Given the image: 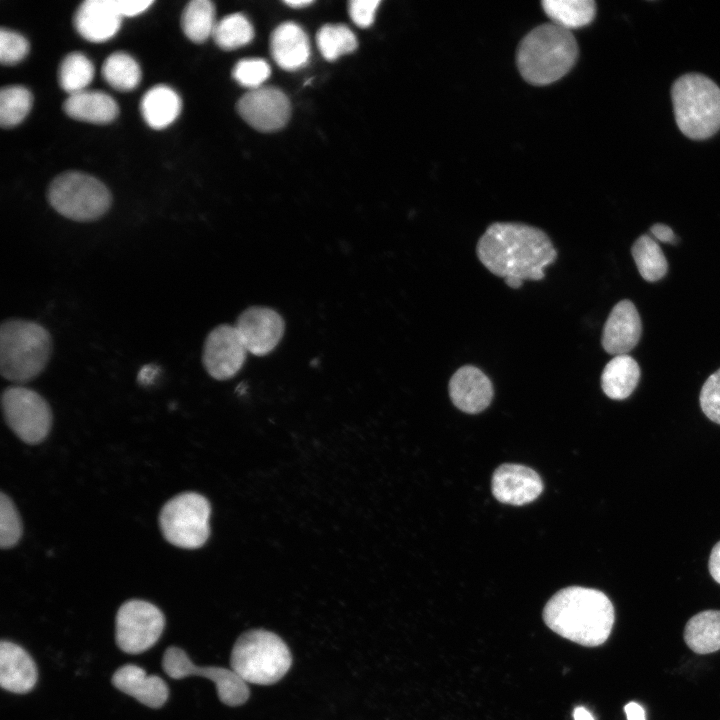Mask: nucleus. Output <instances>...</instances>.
Returning <instances> with one entry per match:
<instances>
[{
  "label": "nucleus",
  "mask_w": 720,
  "mask_h": 720,
  "mask_svg": "<svg viewBox=\"0 0 720 720\" xmlns=\"http://www.w3.org/2000/svg\"><path fill=\"white\" fill-rule=\"evenodd\" d=\"M476 253L492 274L521 281L543 279L544 269L558 255L543 230L517 222L490 224L477 242Z\"/></svg>",
  "instance_id": "f257e3e1"
},
{
  "label": "nucleus",
  "mask_w": 720,
  "mask_h": 720,
  "mask_svg": "<svg viewBox=\"0 0 720 720\" xmlns=\"http://www.w3.org/2000/svg\"><path fill=\"white\" fill-rule=\"evenodd\" d=\"M543 619L563 638L595 647L608 639L615 612L612 602L602 591L571 586L550 598L544 607Z\"/></svg>",
  "instance_id": "f03ea898"
},
{
  "label": "nucleus",
  "mask_w": 720,
  "mask_h": 720,
  "mask_svg": "<svg viewBox=\"0 0 720 720\" xmlns=\"http://www.w3.org/2000/svg\"><path fill=\"white\" fill-rule=\"evenodd\" d=\"M578 54L572 32L549 22L538 25L522 38L516 64L526 82L545 86L565 76L575 65Z\"/></svg>",
  "instance_id": "7ed1b4c3"
},
{
  "label": "nucleus",
  "mask_w": 720,
  "mask_h": 720,
  "mask_svg": "<svg viewBox=\"0 0 720 720\" xmlns=\"http://www.w3.org/2000/svg\"><path fill=\"white\" fill-rule=\"evenodd\" d=\"M53 348L49 331L26 319H7L0 326V373L16 384L34 380L47 367Z\"/></svg>",
  "instance_id": "20e7f679"
},
{
  "label": "nucleus",
  "mask_w": 720,
  "mask_h": 720,
  "mask_svg": "<svg viewBox=\"0 0 720 720\" xmlns=\"http://www.w3.org/2000/svg\"><path fill=\"white\" fill-rule=\"evenodd\" d=\"M292 665V654L284 640L265 629H251L236 640L230 658L231 669L247 684L272 685Z\"/></svg>",
  "instance_id": "39448f33"
},
{
  "label": "nucleus",
  "mask_w": 720,
  "mask_h": 720,
  "mask_svg": "<svg viewBox=\"0 0 720 720\" xmlns=\"http://www.w3.org/2000/svg\"><path fill=\"white\" fill-rule=\"evenodd\" d=\"M676 123L690 139L703 140L720 129V88L710 78L685 74L671 90Z\"/></svg>",
  "instance_id": "423d86ee"
},
{
  "label": "nucleus",
  "mask_w": 720,
  "mask_h": 720,
  "mask_svg": "<svg viewBox=\"0 0 720 720\" xmlns=\"http://www.w3.org/2000/svg\"><path fill=\"white\" fill-rule=\"evenodd\" d=\"M47 197L56 212L77 222L97 220L111 205L110 192L102 182L75 171L58 175L51 182Z\"/></svg>",
  "instance_id": "0eeeda50"
},
{
  "label": "nucleus",
  "mask_w": 720,
  "mask_h": 720,
  "mask_svg": "<svg viewBox=\"0 0 720 720\" xmlns=\"http://www.w3.org/2000/svg\"><path fill=\"white\" fill-rule=\"evenodd\" d=\"M209 501L195 492H185L171 498L162 507L159 524L164 538L184 549H197L209 538Z\"/></svg>",
  "instance_id": "6e6552de"
},
{
  "label": "nucleus",
  "mask_w": 720,
  "mask_h": 720,
  "mask_svg": "<svg viewBox=\"0 0 720 720\" xmlns=\"http://www.w3.org/2000/svg\"><path fill=\"white\" fill-rule=\"evenodd\" d=\"M1 406L8 427L27 444L42 442L52 426V410L46 399L33 389L11 385L4 389Z\"/></svg>",
  "instance_id": "1a4fd4ad"
},
{
  "label": "nucleus",
  "mask_w": 720,
  "mask_h": 720,
  "mask_svg": "<svg viewBox=\"0 0 720 720\" xmlns=\"http://www.w3.org/2000/svg\"><path fill=\"white\" fill-rule=\"evenodd\" d=\"M115 623L117 646L128 654H140L158 641L165 618L152 603L132 599L120 606Z\"/></svg>",
  "instance_id": "9d476101"
},
{
  "label": "nucleus",
  "mask_w": 720,
  "mask_h": 720,
  "mask_svg": "<svg viewBox=\"0 0 720 720\" xmlns=\"http://www.w3.org/2000/svg\"><path fill=\"white\" fill-rule=\"evenodd\" d=\"M162 667L173 679L201 676L211 680L216 686L219 700L227 706H241L250 697L248 684L232 669L218 666L198 667L179 647L170 646L165 650Z\"/></svg>",
  "instance_id": "9b49d317"
},
{
  "label": "nucleus",
  "mask_w": 720,
  "mask_h": 720,
  "mask_svg": "<svg viewBox=\"0 0 720 720\" xmlns=\"http://www.w3.org/2000/svg\"><path fill=\"white\" fill-rule=\"evenodd\" d=\"M247 352L236 327L221 324L204 341L202 363L212 378L227 380L242 368Z\"/></svg>",
  "instance_id": "f8f14e48"
},
{
  "label": "nucleus",
  "mask_w": 720,
  "mask_h": 720,
  "mask_svg": "<svg viewBox=\"0 0 720 720\" xmlns=\"http://www.w3.org/2000/svg\"><path fill=\"white\" fill-rule=\"evenodd\" d=\"M240 116L253 128L274 132L283 128L290 116V102L274 87H259L244 94L237 103Z\"/></svg>",
  "instance_id": "ddd939ff"
},
{
  "label": "nucleus",
  "mask_w": 720,
  "mask_h": 720,
  "mask_svg": "<svg viewBox=\"0 0 720 720\" xmlns=\"http://www.w3.org/2000/svg\"><path fill=\"white\" fill-rule=\"evenodd\" d=\"M235 327L247 351L263 356L270 353L280 342L285 323L275 310L252 306L239 315Z\"/></svg>",
  "instance_id": "4468645a"
},
{
  "label": "nucleus",
  "mask_w": 720,
  "mask_h": 720,
  "mask_svg": "<svg viewBox=\"0 0 720 720\" xmlns=\"http://www.w3.org/2000/svg\"><path fill=\"white\" fill-rule=\"evenodd\" d=\"M448 389L454 406L468 414L485 410L494 395L490 378L473 365L458 368L449 380Z\"/></svg>",
  "instance_id": "2eb2a0df"
},
{
  "label": "nucleus",
  "mask_w": 720,
  "mask_h": 720,
  "mask_svg": "<svg viewBox=\"0 0 720 720\" xmlns=\"http://www.w3.org/2000/svg\"><path fill=\"white\" fill-rule=\"evenodd\" d=\"M540 476L531 468L518 464H503L492 477V493L505 504L524 505L534 501L542 492Z\"/></svg>",
  "instance_id": "dca6fc26"
},
{
  "label": "nucleus",
  "mask_w": 720,
  "mask_h": 720,
  "mask_svg": "<svg viewBox=\"0 0 720 720\" xmlns=\"http://www.w3.org/2000/svg\"><path fill=\"white\" fill-rule=\"evenodd\" d=\"M642 324L635 305L627 299L612 308L603 327L601 344L611 355L626 354L639 342Z\"/></svg>",
  "instance_id": "f3484780"
},
{
  "label": "nucleus",
  "mask_w": 720,
  "mask_h": 720,
  "mask_svg": "<svg viewBox=\"0 0 720 720\" xmlns=\"http://www.w3.org/2000/svg\"><path fill=\"white\" fill-rule=\"evenodd\" d=\"M121 18L112 0H86L77 8L73 21L84 39L104 42L118 32Z\"/></svg>",
  "instance_id": "a211bd4d"
},
{
  "label": "nucleus",
  "mask_w": 720,
  "mask_h": 720,
  "mask_svg": "<svg viewBox=\"0 0 720 720\" xmlns=\"http://www.w3.org/2000/svg\"><path fill=\"white\" fill-rule=\"evenodd\" d=\"M112 684L121 692L151 708L163 706L169 695L163 679L156 675H147L144 669L133 664H126L117 669L112 676Z\"/></svg>",
  "instance_id": "6ab92c4d"
},
{
  "label": "nucleus",
  "mask_w": 720,
  "mask_h": 720,
  "mask_svg": "<svg viewBox=\"0 0 720 720\" xmlns=\"http://www.w3.org/2000/svg\"><path fill=\"white\" fill-rule=\"evenodd\" d=\"M37 677V668L30 655L15 643L1 641V687L12 693H28L35 686Z\"/></svg>",
  "instance_id": "aec40b11"
},
{
  "label": "nucleus",
  "mask_w": 720,
  "mask_h": 720,
  "mask_svg": "<svg viewBox=\"0 0 720 720\" xmlns=\"http://www.w3.org/2000/svg\"><path fill=\"white\" fill-rule=\"evenodd\" d=\"M271 54L284 70L293 71L303 67L310 56L309 39L297 24H280L271 35Z\"/></svg>",
  "instance_id": "412c9836"
},
{
  "label": "nucleus",
  "mask_w": 720,
  "mask_h": 720,
  "mask_svg": "<svg viewBox=\"0 0 720 720\" xmlns=\"http://www.w3.org/2000/svg\"><path fill=\"white\" fill-rule=\"evenodd\" d=\"M63 108L69 117L94 124L110 123L119 113L116 101L101 91L84 90L69 95Z\"/></svg>",
  "instance_id": "4be33fe9"
},
{
  "label": "nucleus",
  "mask_w": 720,
  "mask_h": 720,
  "mask_svg": "<svg viewBox=\"0 0 720 720\" xmlns=\"http://www.w3.org/2000/svg\"><path fill=\"white\" fill-rule=\"evenodd\" d=\"M640 379V367L628 354L616 355L604 367L601 388L613 400L629 397Z\"/></svg>",
  "instance_id": "5701e85b"
},
{
  "label": "nucleus",
  "mask_w": 720,
  "mask_h": 720,
  "mask_svg": "<svg viewBox=\"0 0 720 720\" xmlns=\"http://www.w3.org/2000/svg\"><path fill=\"white\" fill-rule=\"evenodd\" d=\"M141 114L154 129H163L175 121L181 111L179 95L166 85L150 88L142 97Z\"/></svg>",
  "instance_id": "b1692460"
},
{
  "label": "nucleus",
  "mask_w": 720,
  "mask_h": 720,
  "mask_svg": "<svg viewBox=\"0 0 720 720\" xmlns=\"http://www.w3.org/2000/svg\"><path fill=\"white\" fill-rule=\"evenodd\" d=\"M683 637L697 654L720 650V610H705L692 616L685 625Z\"/></svg>",
  "instance_id": "393cba45"
},
{
  "label": "nucleus",
  "mask_w": 720,
  "mask_h": 720,
  "mask_svg": "<svg viewBox=\"0 0 720 720\" xmlns=\"http://www.w3.org/2000/svg\"><path fill=\"white\" fill-rule=\"evenodd\" d=\"M541 4L552 23L567 30L590 24L596 15L593 0H544Z\"/></svg>",
  "instance_id": "a878e982"
},
{
  "label": "nucleus",
  "mask_w": 720,
  "mask_h": 720,
  "mask_svg": "<svg viewBox=\"0 0 720 720\" xmlns=\"http://www.w3.org/2000/svg\"><path fill=\"white\" fill-rule=\"evenodd\" d=\"M640 275L649 282L665 276L668 263L659 244L649 235H641L631 248Z\"/></svg>",
  "instance_id": "bb28decb"
},
{
  "label": "nucleus",
  "mask_w": 720,
  "mask_h": 720,
  "mask_svg": "<svg viewBox=\"0 0 720 720\" xmlns=\"http://www.w3.org/2000/svg\"><path fill=\"white\" fill-rule=\"evenodd\" d=\"M184 34L193 42L202 43L213 34L216 26L215 7L209 0H193L182 13Z\"/></svg>",
  "instance_id": "cd10ccee"
},
{
  "label": "nucleus",
  "mask_w": 720,
  "mask_h": 720,
  "mask_svg": "<svg viewBox=\"0 0 720 720\" xmlns=\"http://www.w3.org/2000/svg\"><path fill=\"white\" fill-rule=\"evenodd\" d=\"M102 75L105 81L119 91H130L141 79V69L136 60L124 52L109 55L103 63Z\"/></svg>",
  "instance_id": "c85d7f7f"
},
{
  "label": "nucleus",
  "mask_w": 720,
  "mask_h": 720,
  "mask_svg": "<svg viewBox=\"0 0 720 720\" xmlns=\"http://www.w3.org/2000/svg\"><path fill=\"white\" fill-rule=\"evenodd\" d=\"M94 76L92 62L80 52H72L64 57L58 70L61 88L69 95L86 90Z\"/></svg>",
  "instance_id": "c756f323"
},
{
  "label": "nucleus",
  "mask_w": 720,
  "mask_h": 720,
  "mask_svg": "<svg viewBox=\"0 0 720 720\" xmlns=\"http://www.w3.org/2000/svg\"><path fill=\"white\" fill-rule=\"evenodd\" d=\"M212 36L221 49L233 50L250 43L254 37V29L244 15L235 13L217 22Z\"/></svg>",
  "instance_id": "7c9ffc66"
},
{
  "label": "nucleus",
  "mask_w": 720,
  "mask_h": 720,
  "mask_svg": "<svg viewBox=\"0 0 720 720\" xmlns=\"http://www.w3.org/2000/svg\"><path fill=\"white\" fill-rule=\"evenodd\" d=\"M316 42L321 54L328 61H334L357 48L356 36L347 26L341 24L322 26L317 32Z\"/></svg>",
  "instance_id": "2f4dec72"
},
{
  "label": "nucleus",
  "mask_w": 720,
  "mask_h": 720,
  "mask_svg": "<svg viewBox=\"0 0 720 720\" xmlns=\"http://www.w3.org/2000/svg\"><path fill=\"white\" fill-rule=\"evenodd\" d=\"M32 105L30 91L19 85L3 87L0 91V124L4 128L19 124Z\"/></svg>",
  "instance_id": "473e14b6"
},
{
  "label": "nucleus",
  "mask_w": 720,
  "mask_h": 720,
  "mask_svg": "<svg viewBox=\"0 0 720 720\" xmlns=\"http://www.w3.org/2000/svg\"><path fill=\"white\" fill-rule=\"evenodd\" d=\"M23 532L21 518L13 501L4 493L0 496V546L9 549L20 540Z\"/></svg>",
  "instance_id": "72a5a7b5"
},
{
  "label": "nucleus",
  "mask_w": 720,
  "mask_h": 720,
  "mask_svg": "<svg viewBox=\"0 0 720 720\" xmlns=\"http://www.w3.org/2000/svg\"><path fill=\"white\" fill-rule=\"evenodd\" d=\"M269 64L259 58L240 60L233 68L234 79L242 86L250 90L261 87L262 83L270 76Z\"/></svg>",
  "instance_id": "f704fd0d"
},
{
  "label": "nucleus",
  "mask_w": 720,
  "mask_h": 720,
  "mask_svg": "<svg viewBox=\"0 0 720 720\" xmlns=\"http://www.w3.org/2000/svg\"><path fill=\"white\" fill-rule=\"evenodd\" d=\"M29 44L21 34L2 28L0 30V61L4 65L20 62L28 53Z\"/></svg>",
  "instance_id": "c9c22d12"
},
{
  "label": "nucleus",
  "mask_w": 720,
  "mask_h": 720,
  "mask_svg": "<svg viewBox=\"0 0 720 720\" xmlns=\"http://www.w3.org/2000/svg\"><path fill=\"white\" fill-rule=\"evenodd\" d=\"M699 401L703 413L711 421L720 424V368L704 382Z\"/></svg>",
  "instance_id": "e433bc0d"
},
{
  "label": "nucleus",
  "mask_w": 720,
  "mask_h": 720,
  "mask_svg": "<svg viewBox=\"0 0 720 720\" xmlns=\"http://www.w3.org/2000/svg\"><path fill=\"white\" fill-rule=\"evenodd\" d=\"M380 4L379 0H353L349 2V14L353 22L360 27L370 26L375 12Z\"/></svg>",
  "instance_id": "4c0bfd02"
},
{
  "label": "nucleus",
  "mask_w": 720,
  "mask_h": 720,
  "mask_svg": "<svg viewBox=\"0 0 720 720\" xmlns=\"http://www.w3.org/2000/svg\"><path fill=\"white\" fill-rule=\"evenodd\" d=\"M113 4L120 14L123 16H136L146 11L153 4L151 0H112Z\"/></svg>",
  "instance_id": "58836bf2"
},
{
  "label": "nucleus",
  "mask_w": 720,
  "mask_h": 720,
  "mask_svg": "<svg viewBox=\"0 0 720 720\" xmlns=\"http://www.w3.org/2000/svg\"><path fill=\"white\" fill-rule=\"evenodd\" d=\"M650 231L656 239L662 242L674 244L677 240L673 230L665 224H654L651 226Z\"/></svg>",
  "instance_id": "ea45409f"
},
{
  "label": "nucleus",
  "mask_w": 720,
  "mask_h": 720,
  "mask_svg": "<svg viewBox=\"0 0 720 720\" xmlns=\"http://www.w3.org/2000/svg\"><path fill=\"white\" fill-rule=\"evenodd\" d=\"M709 572L712 578L720 584V541L711 550L709 558Z\"/></svg>",
  "instance_id": "a19ab883"
},
{
  "label": "nucleus",
  "mask_w": 720,
  "mask_h": 720,
  "mask_svg": "<svg viewBox=\"0 0 720 720\" xmlns=\"http://www.w3.org/2000/svg\"><path fill=\"white\" fill-rule=\"evenodd\" d=\"M624 711L627 720H646L643 707L636 702H629L625 705Z\"/></svg>",
  "instance_id": "79ce46f5"
},
{
  "label": "nucleus",
  "mask_w": 720,
  "mask_h": 720,
  "mask_svg": "<svg viewBox=\"0 0 720 720\" xmlns=\"http://www.w3.org/2000/svg\"><path fill=\"white\" fill-rule=\"evenodd\" d=\"M574 720H594L593 715L583 706H578L573 712Z\"/></svg>",
  "instance_id": "37998d69"
},
{
  "label": "nucleus",
  "mask_w": 720,
  "mask_h": 720,
  "mask_svg": "<svg viewBox=\"0 0 720 720\" xmlns=\"http://www.w3.org/2000/svg\"><path fill=\"white\" fill-rule=\"evenodd\" d=\"M285 4L289 5L292 8H300L305 7L307 5H310L313 3V1L310 0H293V1H285Z\"/></svg>",
  "instance_id": "c03bdc74"
}]
</instances>
